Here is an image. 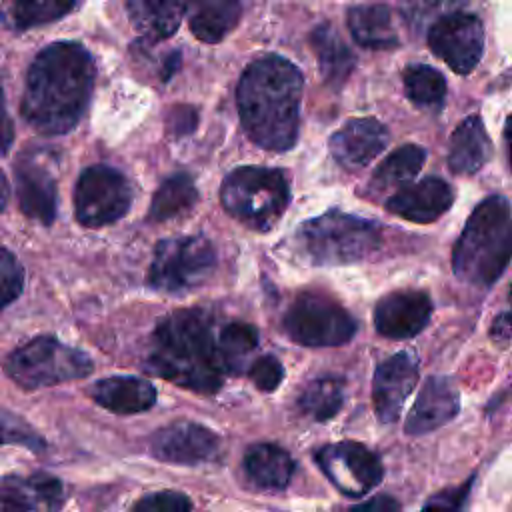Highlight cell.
<instances>
[{
  "label": "cell",
  "mask_w": 512,
  "mask_h": 512,
  "mask_svg": "<svg viewBox=\"0 0 512 512\" xmlns=\"http://www.w3.org/2000/svg\"><path fill=\"white\" fill-rule=\"evenodd\" d=\"M96 78L92 54L78 42L46 46L28 68L20 114L44 136L72 130L86 112Z\"/></svg>",
  "instance_id": "1"
},
{
  "label": "cell",
  "mask_w": 512,
  "mask_h": 512,
  "mask_svg": "<svg viewBox=\"0 0 512 512\" xmlns=\"http://www.w3.org/2000/svg\"><path fill=\"white\" fill-rule=\"evenodd\" d=\"M304 80L286 58L268 54L250 62L238 82L236 102L248 138L284 152L296 144Z\"/></svg>",
  "instance_id": "2"
},
{
  "label": "cell",
  "mask_w": 512,
  "mask_h": 512,
  "mask_svg": "<svg viewBox=\"0 0 512 512\" xmlns=\"http://www.w3.org/2000/svg\"><path fill=\"white\" fill-rule=\"evenodd\" d=\"M218 336L204 310H176L154 330L148 370L196 392H216L230 372Z\"/></svg>",
  "instance_id": "3"
},
{
  "label": "cell",
  "mask_w": 512,
  "mask_h": 512,
  "mask_svg": "<svg viewBox=\"0 0 512 512\" xmlns=\"http://www.w3.org/2000/svg\"><path fill=\"white\" fill-rule=\"evenodd\" d=\"M512 258V212L504 196H488L470 214L454 244V274L468 284L490 286Z\"/></svg>",
  "instance_id": "4"
},
{
  "label": "cell",
  "mask_w": 512,
  "mask_h": 512,
  "mask_svg": "<svg viewBox=\"0 0 512 512\" xmlns=\"http://www.w3.org/2000/svg\"><path fill=\"white\" fill-rule=\"evenodd\" d=\"M220 200L232 218L266 232L282 218L290 202V188L276 168L240 166L224 178Z\"/></svg>",
  "instance_id": "5"
},
{
  "label": "cell",
  "mask_w": 512,
  "mask_h": 512,
  "mask_svg": "<svg viewBox=\"0 0 512 512\" xmlns=\"http://www.w3.org/2000/svg\"><path fill=\"white\" fill-rule=\"evenodd\" d=\"M378 244L376 224L342 212L316 216L296 232V248L314 264H350L366 258Z\"/></svg>",
  "instance_id": "6"
},
{
  "label": "cell",
  "mask_w": 512,
  "mask_h": 512,
  "mask_svg": "<svg viewBox=\"0 0 512 512\" xmlns=\"http://www.w3.org/2000/svg\"><path fill=\"white\" fill-rule=\"evenodd\" d=\"M6 374L26 390L84 378L92 372V360L78 348L52 336H36L6 358Z\"/></svg>",
  "instance_id": "7"
},
{
  "label": "cell",
  "mask_w": 512,
  "mask_h": 512,
  "mask_svg": "<svg viewBox=\"0 0 512 512\" xmlns=\"http://www.w3.org/2000/svg\"><path fill=\"white\" fill-rule=\"evenodd\" d=\"M216 266L212 244L198 234L160 240L148 270V284L158 292H184L202 284Z\"/></svg>",
  "instance_id": "8"
},
{
  "label": "cell",
  "mask_w": 512,
  "mask_h": 512,
  "mask_svg": "<svg viewBox=\"0 0 512 512\" xmlns=\"http://www.w3.org/2000/svg\"><path fill=\"white\" fill-rule=\"evenodd\" d=\"M132 184L112 166L86 168L74 188V210L82 226L100 228L120 220L132 204Z\"/></svg>",
  "instance_id": "9"
},
{
  "label": "cell",
  "mask_w": 512,
  "mask_h": 512,
  "mask_svg": "<svg viewBox=\"0 0 512 512\" xmlns=\"http://www.w3.org/2000/svg\"><path fill=\"white\" fill-rule=\"evenodd\" d=\"M284 330L302 346H340L356 334V322L334 300L308 292L288 308Z\"/></svg>",
  "instance_id": "10"
},
{
  "label": "cell",
  "mask_w": 512,
  "mask_h": 512,
  "mask_svg": "<svg viewBox=\"0 0 512 512\" xmlns=\"http://www.w3.org/2000/svg\"><path fill=\"white\" fill-rule=\"evenodd\" d=\"M316 460L328 480L346 496H364L384 474L378 456L350 440L324 446L316 454Z\"/></svg>",
  "instance_id": "11"
},
{
  "label": "cell",
  "mask_w": 512,
  "mask_h": 512,
  "mask_svg": "<svg viewBox=\"0 0 512 512\" xmlns=\"http://www.w3.org/2000/svg\"><path fill=\"white\" fill-rule=\"evenodd\" d=\"M428 46L456 74H468L480 62L484 52L482 22L474 14H446L432 24Z\"/></svg>",
  "instance_id": "12"
},
{
  "label": "cell",
  "mask_w": 512,
  "mask_h": 512,
  "mask_svg": "<svg viewBox=\"0 0 512 512\" xmlns=\"http://www.w3.org/2000/svg\"><path fill=\"white\" fill-rule=\"evenodd\" d=\"M158 460L172 464H200L212 460L220 448V438L206 426L190 420H176L162 426L150 442Z\"/></svg>",
  "instance_id": "13"
},
{
  "label": "cell",
  "mask_w": 512,
  "mask_h": 512,
  "mask_svg": "<svg viewBox=\"0 0 512 512\" xmlns=\"http://www.w3.org/2000/svg\"><path fill=\"white\" fill-rule=\"evenodd\" d=\"M418 380V360L410 352L386 358L374 372L372 400L380 422H394Z\"/></svg>",
  "instance_id": "14"
},
{
  "label": "cell",
  "mask_w": 512,
  "mask_h": 512,
  "mask_svg": "<svg viewBox=\"0 0 512 512\" xmlns=\"http://www.w3.org/2000/svg\"><path fill=\"white\" fill-rule=\"evenodd\" d=\"M432 316V302L424 292L402 290L384 296L374 310L376 330L386 338H412Z\"/></svg>",
  "instance_id": "15"
},
{
  "label": "cell",
  "mask_w": 512,
  "mask_h": 512,
  "mask_svg": "<svg viewBox=\"0 0 512 512\" xmlns=\"http://www.w3.org/2000/svg\"><path fill=\"white\" fill-rule=\"evenodd\" d=\"M388 144V130L376 118L348 120L330 136V152L344 168L370 164Z\"/></svg>",
  "instance_id": "16"
},
{
  "label": "cell",
  "mask_w": 512,
  "mask_h": 512,
  "mask_svg": "<svg viewBox=\"0 0 512 512\" xmlns=\"http://www.w3.org/2000/svg\"><path fill=\"white\" fill-rule=\"evenodd\" d=\"M452 200V188L442 178L428 176L394 192L386 200V208L406 220L426 224L438 220L452 206Z\"/></svg>",
  "instance_id": "17"
},
{
  "label": "cell",
  "mask_w": 512,
  "mask_h": 512,
  "mask_svg": "<svg viewBox=\"0 0 512 512\" xmlns=\"http://www.w3.org/2000/svg\"><path fill=\"white\" fill-rule=\"evenodd\" d=\"M460 398L454 384L444 376H430L422 384L414 406L410 408L404 430L406 434H426L458 414Z\"/></svg>",
  "instance_id": "18"
},
{
  "label": "cell",
  "mask_w": 512,
  "mask_h": 512,
  "mask_svg": "<svg viewBox=\"0 0 512 512\" xmlns=\"http://www.w3.org/2000/svg\"><path fill=\"white\" fill-rule=\"evenodd\" d=\"M16 194L24 216L42 224L56 218V180L52 172L34 158H20L16 164Z\"/></svg>",
  "instance_id": "19"
},
{
  "label": "cell",
  "mask_w": 512,
  "mask_h": 512,
  "mask_svg": "<svg viewBox=\"0 0 512 512\" xmlns=\"http://www.w3.org/2000/svg\"><path fill=\"white\" fill-rule=\"evenodd\" d=\"M92 400L114 414H138L154 406L156 388L138 376H108L90 386Z\"/></svg>",
  "instance_id": "20"
},
{
  "label": "cell",
  "mask_w": 512,
  "mask_h": 512,
  "mask_svg": "<svg viewBox=\"0 0 512 512\" xmlns=\"http://www.w3.org/2000/svg\"><path fill=\"white\" fill-rule=\"evenodd\" d=\"M126 8L130 22L140 32L142 40L158 42L178 30L188 0H128Z\"/></svg>",
  "instance_id": "21"
},
{
  "label": "cell",
  "mask_w": 512,
  "mask_h": 512,
  "mask_svg": "<svg viewBox=\"0 0 512 512\" xmlns=\"http://www.w3.org/2000/svg\"><path fill=\"white\" fill-rule=\"evenodd\" d=\"M492 144L480 116H468L452 132L448 166L456 174H474L490 158Z\"/></svg>",
  "instance_id": "22"
},
{
  "label": "cell",
  "mask_w": 512,
  "mask_h": 512,
  "mask_svg": "<svg viewBox=\"0 0 512 512\" xmlns=\"http://www.w3.org/2000/svg\"><path fill=\"white\" fill-rule=\"evenodd\" d=\"M240 0H188L186 16L190 32L202 42L224 40L238 24Z\"/></svg>",
  "instance_id": "23"
},
{
  "label": "cell",
  "mask_w": 512,
  "mask_h": 512,
  "mask_svg": "<svg viewBox=\"0 0 512 512\" xmlns=\"http://www.w3.org/2000/svg\"><path fill=\"white\" fill-rule=\"evenodd\" d=\"M352 38L372 50H390L400 44L392 12L384 4H360L348 10Z\"/></svg>",
  "instance_id": "24"
},
{
  "label": "cell",
  "mask_w": 512,
  "mask_h": 512,
  "mask_svg": "<svg viewBox=\"0 0 512 512\" xmlns=\"http://www.w3.org/2000/svg\"><path fill=\"white\" fill-rule=\"evenodd\" d=\"M310 46L316 54L322 78L332 88H340L354 70L356 58L330 24H320L310 34Z\"/></svg>",
  "instance_id": "25"
},
{
  "label": "cell",
  "mask_w": 512,
  "mask_h": 512,
  "mask_svg": "<svg viewBox=\"0 0 512 512\" xmlns=\"http://www.w3.org/2000/svg\"><path fill=\"white\" fill-rule=\"evenodd\" d=\"M294 468L296 464L292 456L276 444H254L244 454V470L260 488H284L290 482Z\"/></svg>",
  "instance_id": "26"
},
{
  "label": "cell",
  "mask_w": 512,
  "mask_h": 512,
  "mask_svg": "<svg viewBox=\"0 0 512 512\" xmlns=\"http://www.w3.org/2000/svg\"><path fill=\"white\" fill-rule=\"evenodd\" d=\"M74 6L76 0H0V24L8 30L22 32L60 20Z\"/></svg>",
  "instance_id": "27"
},
{
  "label": "cell",
  "mask_w": 512,
  "mask_h": 512,
  "mask_svg": "<svg viewBox=\"0 0 512 512\" xmlns=\"http://www.w3.org/2000/svg\"><path fill=\"white\" fill-rule=\"evenodd\" d=\"M196 202L198 190L194 186V180L188 174H174L166 178L156 190L148 208V218L152 222L172 220L188 214Z\"/></svg>",
  "instance_id": "28"
},
{
  "label": "cell",
  "mask_w": 512,
  "mask_h": 512,
  "mask_svg": "<svg viewBox=\"0 0 512 512\" xmlns=\"http://www.w3.org/2000/svg\"><path fill=\"white\" fill-rule=\"evenodd\" d=\"M424 160H426V152L422 146L404 144L380 162V166L372 176V186L388 188L396 184H406L420 172Z\"/></svg>",
  "instance_id": "29"
},
{
  "label": "cell",
  "mask_w": 512,
  "mask_h": 512,
  "mask_svg": "<svg viewBox=\"0 0 512 512\" xmlns=\"http://www.w3.org/2000/svg\"><path fill=\"white\" fill-rule=\"evenodd\" d=\"M342 382L336 378H320L306 386L300 394V410L314 420H328L342 408Z\"/></svg>",
  "instance_id": "30"
},
{
  "label": "cell",
  "mask_w": 512,
  "mask_h": 512,
  "mask_svg": "<svg viewBox=\"0 0 512 512\" xmlns=\"http://www.w3.org/2000/svg\"><path fill=\"white\" fill-rule=\"evenodd\" d=\"M404 88L408 98L418 106H436L446 96L444 76L426 64H414L404 70Z\"/></svg>",
  "instance_id": "31"
},
{
  "label": "cell",
  "mask_w": 512,
  "mask_h": 512,
  "mask_svg": "<svg viewBox=\"0 0 512 512\" xmlns=\"http://www.w3.org/2000/svg\"><path fill=\"white\" fill-rule=\"evenodd\" d=\"M218 342H220L222 356L232 372L240 366L242 358L256 348L258 332L254 326H250L246 322H228L220 328Z\"/></svg>",
  "instance_id": "32"
},
{
  "label": "cell",
  "mask_w": 512,
  "mask_h": 512,
  "mask_svg": "<svg viewBox=\"0 0 512 512\" xmlns=\"http://www.w3.org/2000/svg\"><path fill=\"white\" fill-rule=\"evenodd\" d=\"M2 444L24 446L32 452H42L46 446L44 438L22 416L0 408V446Z\"/></svg>",
  "instance_id": "33"
},
{
  "label": "cell",
  "mask_w": 512,
  "mask_h": 512,
  "mask_svg": "<svg viewBox=\"0 0 512 512\" xmlns=\"http://www.w3.org/2000/svg\"><path fill=\"white\" fill-rule=\"evenodd\" d=\"M24 286V270L10 250L0 246V310L18 298Z\"/></svg>",
  "instance_id": "34"
},
{
  "label": "cell",
  "mask_w": 512,
  "mask_h": 512,
  "mask_svg": "<svg viewBox=\"0 0 512 512\" xmlns=\"http://www.w3.org/2000/svg\"><path fill=\"white\" fill-rule=\"evenodd\" d=\"M132 512H192V502L186 494L176 490H162L142 496Z\"/></svg>",
  "instance_id": "35"
},
{
  "label": "cell",
  "mask_w": 512,
  "mask_h": 512,
  "mask_svg": "<svg viewBox=\"0 0 512 512\" xmlns=\"http://www.w3.org/2000/svg\"><path fill=\"white\" fill-rule=\"evenodd\" d=\"M34 502L28 480L4 478L0 482V512H30Z\"/></svg>",
  "instance_id": "36"
},
{
  "label": "cell",
  "mask_w": 512,
  "mask_h": 512,
  "mask_svg": "<svg viewBox=\"0 0 512 512\" xmlns=\"http://www.w3.org/2000/svg\"><path fill=\"white\" fill-rule=\"evenodd\" d=\"M248 376L250 380L256 384L258 390L262 392H272L278 388V384L282 382L284 378V368L282 364L278 362V358L266 354V356H260L258 360L252 362L250 370H248Z\"/></svg>",
  "instance_id": "37"
},
{
  "label": "cell",
  "mask_w": 512,
  "mask_h": 512,
  "mask_svg": "<svg viewBox=\"0 0 512 512\" xmlns=\"http://www.w3.org/2000/svg\"><path fill=\"white\" fill-rule=\"evenodd\" d=\"M28 484L36 502L40 500L48 508V512H58L62 502V484L58 478L48 474H34L32 478H28Z\"/></svg>",
  "instance_id": "38"
},
{
  "label": "cell",
  "mask_w": 512,
  "mask_h": 512,
  "mask_svg": "<svg viewBox=\"0 0 512 512\" xmlns=\"http://www.w3.org/2000/svg\"><path fill=\"white\" fill-rule=\"evenodd\" d=\"M470 484H472V480H466V484H462L458 488H450V490H444V492L432 496L420 512H460V508L466 500V494L470 490Z\"/></svg>",
  "instance_id": "39"
},
{
  "label": "cell",
  "mask_w": 512,
  "mask_h": 512,
  "mask_svg": "<svg viewBox=\"0 0 512 512\" xmlns=\"http://www.w3.org/2000/svg\"><path fill=\"white\" fill-rule=\"evenodd\" d=\"M196 110L190 106H176L170 114H168V128L172 134L182 136L188 134L196 128Z\"/></svg>",
  "instance_id": "40"
},
{
  "label": "cell",
  "mask_w": 512,
  "mask_h": 512,
  "mask_svg": "<svg viewBox=\"0 0 512 512\" xmlns=\"http://www.w3.org/2000/svg\"><path fill=\"white\" fill-rule=\"evenodd\" d=\"M350 512H400V504L388 494H378L362 504L352 506Z\"/></svg>",
  "instance_id": "41"
},
{
  "label": "cell",
  "mask_w": 512,
  "mask_h": 512,
  "mask_svg": "<svg viewBox=\"0 0 512 512\" xmlns=\"http://www.w3.org/2000/svg\"><path fill=\"white\" fill-rule=\"evenodd\" d=\"M14 142V124L6 112L4 94L0 88V154H6Z\"/></svg>",
  "instance_id": "42"
},
{
  "label": "cell",
  "mask_w": 512,
  "mask_h": 512,
  "mask_svg": "<svg viewBox=\"0 0 512 512\" xmlns=\"http://www.w3.org/2000/svg\"><path fill=\"white\" fill-rule=\"evenodd\" d=\"M490 336L496 342H506L512 338V312H502L494 318L490 326Z\"/></svg>",
  "instance_id": "43"
},
{
  "label": "cell",
  "mask_w": 512,
  "mask_h": 512,
  "mask_svg": "<svg viewBox=\"0 0 512 512\" xmlns=\"http://www.w3.org/2000/svg\"><path fill=\"white\" fill-rule=\"evenodd\" d=\"M6 204H8V182H6V176L0 170V212H4Z\"/></svg>",
  "instance_id": "44"
},
{
  "label": "cell",
  "mask_w": 512,
  "mask_h": 512,
  "mask_svg": "<svg viewBox=\"0 0 512 512\" xmlns=\"http://www.w3.org/2000/svg\"><path fill=\"white\" fill-rule=\"evenodd\" d=\"M504 138H506V146H508L510 162H512V116L506 120V126H504Z\"/></svg>",
  "instance_id": "45"
},
{
  "label": "cell",
  "mask_w": 512,
  "mask_h": 512,
  "mask_svg": "<svg viewBox=\"0 0 512 512\" xmlns=\"http://www.w3.org/2000/svg\"><path fill=\"white\" fill-rule=\"evenodd\" d=\"M510 298H512V290H510Z\"/></svg>",
  "instance_id": "46"
}]
</instances>
